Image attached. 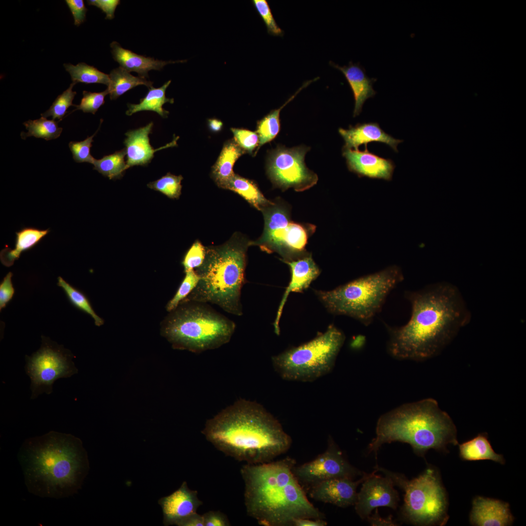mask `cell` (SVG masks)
<instances>
[{
	"instance_id": "4fadbf2b",
	"label": "cell",
	"mask_w": 526,
	"mask_h": 526,
	"mask_svg": "<svg viewBox=\"0 0 526 526\" xmlns=\"http://www.w3.org/2000/svg\"><path fill=\"white\" fill-rule=\"evenodd\" d=\"M308 148L298 147L291 149L278 147L270 153L267 172L273 184L283 190L293 188L302 191L314 186L318 181L316 173L304 163Z\"/></svg>"
},
{
	"instance_id": "ee69618b",
	"label": "cell",
	"mask_w": 526,
	"mask_h": 526,
	"mask_svg": "<svg viewBox=\"0 0 526 526\" xmlns=\"http://www.w3.org/2000/svg\"><path fill=\"white\" fill-rule=\"evenodd\" d=\"M13 273L9 272L0 284V310L4 308L12 300L15 289L12 282Z\"/></svg>"
},
{
	"instance_id": "f6af8a7d",
	"label": "cell",
	"mask_w": 526,
	"mask_h": 526,
	"mask_svg": "<svg viewBox=\"0 0 526 526\" xmlns=\"http://www.w3.org/2000/svg\"><path fill=\"white\" fill-rule=\"evenodd\" d=\"M65 1L74 17L75 25H80L85 21L87 11L83 0H66Z\"/></svg>"
},
{
	"instance_id": "e575fe53",
	"label": "cell",
	"mask_w": 526,
	"mask_h": 526,
	"mask_svg": "<svg viewBox=\"0 0 526 526\" xmlns=\"http://www.w3.org/2000/svg\"><path fill=\"white\" fill-rule=\"evenodd\" d=\"M57 284L62 288L70 302L76 308L92 317L96 326L103 324V319L95 313L88 299L82 292L72 286L61 277H58Z\"/></svg>"
},
{
	"instance_id": "681fc988",
	"label": "cell",
	"mask_w": 526,
	"mask_h": 526,
	"mask_svg": "<svg viewBox=\"0 0 526 526\" xmlns=\"http://www.w3.org/2000/svg\"><path fill=\"white\" fill-rule=\"evenodd\" d=\"M327 523L323 519L299 518L295 520L293 526H326Z\"/></svg>"
},
{
	"instance_id": "bcb514c9",
	"label": "cell",
	"mask_w": 526,
	"mask_h": 526,
	"mask_svg": "<svg viewBox=\"0 0 526 526\" xmlns=\"http://www.w3.org/2000/svg\"><path fill=\"white\" fill-rule=\"evenodd\" d=\"M204 526H229L227 516L220 511L210 510L203 515Z\"/></svg>"
},
{
	"instance_id": "4316f807",
	"label": "cell",
	"mask_w": 526,
	"mask_h": 526,
	"mask_svg": "<svg viewBox=\"0 0 526 526\" xmlns=\"http://www.w3.org/2000/svg\"><path fill=\"white\" fill-rule=\"evenodd\" d=\"M459 449L460 457L464 460H490L502 465L505 463L503 456L494 451L485 433L459 445Z\"/></svg>"
},
{
	"instance_id": "836d02e7",
	"label": "cell",
	"mask_w": 526,
	"mask_h": 526,
	"mask_svg": "<svg viewBox=\"0 0 526 526\" xmlns=\"http://www.w3.org/2000/svg\"><path fill=\"white\" fill-rule=\"evenodd\" d=\"M27 132H22L21 137L25 139L27 137L34 136L46 140L56 139L60 135L62 128L58 126L57 122L41 117L38 119L29 120L23 123Z\"/></svg>"
},
{
	"instance_id": "ac0fdd59",
	"label": "cell",
	"mask_w": 526,
	"mask_h": 526,
	"mask_svg": "<svg viewBox=\"0 0 526 526\" xmlns=\"http://www.w3.org/2000/svg\"><path fill=\"white\" fill-rule=\"evenodd\" d=\"M342 155L349 170L359 177L392 180L395 168L394 162L369 151L367 146L363 151L343 149Z\"/></svg>"
},
{
	"instance_id": "2e32d148",
	"label": "cell",
	"mask_w": 526,
	"mask_h": 526,
	"mask_svg": "<svg viewBox=\"0 0 526 526\" xmlns=\"http://www.w3.org/2000/svg\"><path fill=\"white\" fill-rule=\"evenodd\" d=\"M368 474L364 473L356 481L349 478H336L322 481L308 489L309 495L316 501L342 508L354 505L357 499V488Z\"/></svg>"
},
{
	"instance_id": "d590c367",
	"label": "cell",
	"mask_w": 526,
	"mask_h": 526,
	"mask_svg": "<svg viewBox=\"0 0 526 526\" xmlns=\"http://www.w3.org/2000/svg\"><path fill=\"white\" fill-rule=\"evenodd\" d=\"M182 175L168 173L160 179L148 184L150 189L159 191L171 199H178L181 193Z\"/></svg>"
},
{
	"instance_id": "603a6c76",
	"label": "cell",
	"mask_w": 526,
	"mask_h": 526,
	"mask_svg": "<svg viewBox=\"0 0 526 526\" xmlns=\"http://www.w3.org/2000/svg\"><path fill=\"white\" fill-rule=\"evenodd\" d=\"M330 64L344 75L353 92L355 99L354 116L359 114L365 101L376 94L373 87L375 78H369L359 64L350 62L348 65L340 66L332 62Z\"/></svg>"
},
{
	"instance_id": "7bdbcfd3",
	"label": "cell",
	"mask_w": 526,
	"mask_h": 526,
	"mask_svg": "<svg viewBox=\"0 0 526 526\" xmlns=\"http://www.w3.org/2000/svg\"><path fill=\"white\" fill-rule=\"evenodd\" d=\"M206 254V248L200 242H195L187 252L182 262L185 272L201 266Z\"/></svg>"
},
{
	"instance_id": "b9f144b4",
	"label": "cell",
	"mask_w": 526,
	"mask_h": 526,
	"mask_svg": "<svg viewBox=\"0 0 526 526\" xmlns=\"http://www.w3.org/2000/svg\"><path fill=\"white\" fill-rule=\"evenodd\" d=\"M231 131L234 140L245 153L252 154L255 149L258 148L259 139L256 132L238 128H231Z\"/></svg>"
},
{
	"instance_id": "d4e9b609",
	"label": "cell",
	"mask_w": 526,
	"mask_h": 526,
	"mask_svg": "<svg viewBox=\"0 0 526 526\" xmlns=\"http://www.w3.org/2000/svg\"><path fill=\"white\" fill-rule=\"evenodd\" d=\"M245 153L234 139L225 143L212 169V177L219 187L224 188L235 175L233 171L234 164Z\"/></svg>"
},
{
	"instance_id": "ffe728a7",
	"label": "cell",
	"mask_w": 526,
	"mask_h": 526,
	"mask_svg": "<svg viewBox=\"0 0 526 526\" xmlns=\"http://www.w3.org/2000/svg\"><path fill=\"white\" fill-rule=\"evenodd\" d=\"M153 123H149L146 126L126 132L124 140L127 155V169L134 166H146L154 156V153L159 150L177 146L178 137L172 142L158 149H154L150 143L149 134L151 133Z\"/></svg>"
},
{
	"instance_id": "8d00e7d4",
	"label": "cell",
	"mask_w": 526,
	"mask_h": 526,
	"mask_svg": "<svg viewBox=\"0 0 526 526\" xmlns=\"http://www.w3.org/2000/svg\"><path fill=\"white\" fill-rule=\"evenodd\" d=\"M75 84L76 83L75 82L71 83L66 90L56 97L50 108L41 113V115L45 118L52 116L53 120L57 119L60 121L67 112L70 106H75V105L73 104V101L76 92L72 90Z\"/></svg>"
},
{
	"instance_id": "cb8c5ba5",
	"label": "cell",
	"mask_w": 526,
	"mask_h": 526,
	"mask_svg": "<svg viewBox=\"0 0 526 526\" xmlns=\"http://www.w3.org/2000/svg\"><path fill=\"white\" fill-rule=\"evenodd\" d=\"M110 46L114 60L121 67L129 72H135L138 74L139 76L146 78L148 77V72L150 70H161L167 64L187 61V60L163 61L146 57L122 48L116 41L112 42Z\"/></svg>"
},
{
	"instance_id": "3957f363",
	"label": "cell",
	"mask_w": 526,
	"mask_h": 526,
	"mask_svg": "<svg viewBox=\"0 0 526 526\" xmlns=\"http://www.w3.org/2000/svg\"><path fill=\"white\" fill-rule=\"evenodd\" d=\"M295 460L245 464L241 470L247 515L265 526H293L299 518L323 519L294 475Z\"/></svg>"
},
{
	"instance_id": "816d5d0a",
	"label": "cell",
	"mask_w": 526,
	"mask_h": 526,
	"mask_svg": "<svg viewBox=\"0 0 526 526\" xmlns=\"http://www.w3.org/2000/svg\"><path fill=\"white\" fill-rule=\"evenodd\" d=\"M208 125L210 131L213 132H218L221 131L223 127V123L221 121L215 119H209Z\"/></svg>"
},
{
	"instance_id": "c3c4849f",
	"label": "cell",
	"mask_w": 526,
	"mask_h": 526,
	"mask_svg": "<svg viewBox=\"0 0 526 526\" xmlns=\"http://www.w3.org/2000/svg\"><path fill=\"white\" fill-rule=\"evenodd\" d=\"M377 508H376V512L372 516L370 515L366 520L372 526H397L392 519V516H389L386 518H381L378 513Z\"/></svg>"
},
{
	"instance_id": "8fae6325",
	"label": "cell",
	"mask_w": 526,
	"mask_h": 526,
	"mask_svg": "<svg viewBox=\"0 0 526 526\" xmlns=\"http://www.w3.org/2000/svg\"><path fill=\"white\" fill-rule=\"evenodd\" d=\"M264 226L261 237L250 245L259 246L267 253L277 252L285 262L301 257L307 253L305 247L315 226L290 220L289 210L281 203H272L263 208Z\"/></svg>"
},
{
	"instance_id": "f1b7e54d",
	"label": "cell",
	"mask_w": 526,
	"mask_h": 526,
	"mask_svg": "<svg viewBox=\"0 0 526 526\" xmlns=\"http://www.w3.org/2000/svg\"><path fill=\"white\" fill-rule=\"evenodd\" d=\"M316 77L313 79L306 81L300 87L298 91L292 95L281 107L279 108L271 111L268 114L265 116L257 124V131L259 136V146L255 154H256L259 149L264 144L273 140L278 135L280 130V113L283 107L291 101L304 88L308 86L312 82L317 80Z\"/></svg>"
},
{
	"instance_id": "d6986e66",
	"label": "cell",
	"mask_w": 526,
	"mask_h": 526,
	"mask_svg": "<svg viewBox=\"0 0 526 526\" xmlns=\"http://www.w3.org/2000/svg\"><path fill=\"white\" fill-rule=\"evenodd\" d=\"M284 263L289 266L291 277L280 303L273 324L275 332L278 335L280 333L279 322L282 309L290 293L302 292L309 287L311 282L320 274L318 266L313 260L311 255L308 253L294 260Z\"/></svg>"
},
{
	"instance_id": "6da1fadb",
	"label": "cell",
	"mask_w": 526,
	"mask_h": 526,
	"mask_svg": "<svg viewBox=\"0 0 526 526\" xmlns=\"http://www.w3.org/2000/svg\"><path fill=\"white\" fill-rule=\"evenodd\" d=\"M411 305L405 325L385 324L388 353L398 360L423 361L435 357L452 341L470 320V313L459 289L447 282L407 291Z\"/></svg>"
},
{
	"instance_id": "7dc6e473",
	"label": "cell",
	"mask_w": 526,
	"mask_h": 526,
	"mask_svg": "<svg viewBox=\"0 0 526 526\" xmlns=\"http://www.w3.org/2000/svg\"><path fill=\"white\" fill-rule=\"evenodd\" d=\"M89 5H94L100 8L106 14V19H112L117 6L120 4L119 0H87Z\"/></svg>"
},
{
	"instance_id": "f35d334b",
	"label": "cell",
	"mask_w": 526,
	"mask_h": 526,
	"mask_svg": "<svg viewBox=\"0 0 526 526\" xmlns=\"http://www.w3.org/2000/svg\"><path fill=\"white\" fill-rule=\"evenodd\" d=\"M252 2L264 23L268 33L274 36H282L283 31L277 24L267 0H253Z\"/></svg>"
},
{
	"instance_id": "60d3db41",
	"label": "cell",
	"mask_w": 526,
	"mask_h": 526,
	"mask_svg": "<svg viewBox=\"0 0 526 526\" xmlns=\"http://www.w3.org/2000/svg\"><path fill=\"white\" fill-rule=\"evenodd\" d=\"M108 94L109 92L107 89L100 93L84 91L80 104L75 105L76 108L72 112L80 110L84 113H91L94 114L98 109L104 104L105 97Z\"/></svg>"
},
{
	"instance_id": "1f68e13d",
	"label": "cell",
	"mask_w": 526,
	"mask_h": 526,
	"mask_svg": "<svg viewBox=\"0 0 526 526\" xmlns=\"http://www.w3.org/2000/svg\"><path fill=\"white\" fill-rule=\"evenodd\" d=\"M125 148L115 151L113 154L105 155L100 159H94L93 164L94 169L110 179L119 178L123 176L127 169L125 157Z\"/></svg>"
},
{
	"instance_id": "d6a6232c",
	"label": "cell",
	"mask_w": 526,
	"mask_h": 526,
	"mask_svg": "<svg viewBox=\"0 0 526 526\" xmlns=\"http://www.w3.org/2000/svg\"><path fill=\"white\" fill-rule=\"evenodd\" d=\"M66 70L70 74L73 82L85 84L101 83L108 86L110 83L109 75H107L94 66L81 62L76 65L64 64Z\"/></svg>"
},
{
	"instance_id": "8992f818",
	"label": "cell",
	"mask_w": 526,
	"mask_h": 526,
	"mask_svg": "<svg viewBox=\"0 0 526 526\" xmlns=\"http://www.w3.org/2000/svg\"><path fill=\"white\" fill-rule=\"evenodd\" d=\"M249 245L250 242L233 239L222 245L207 248L205 260L196 271L199 281L182 301L213 304L229 314L242 316L241 291L245 283Z\"/></svg>"
},
{
	"instance_id": "f546056e",
	"label": "cell",
	"mask_w": 526,
	"mask_h": 526,
	"mask_svg": "<svg viewBox=\"0 0 526 526\" xmlns=\"http://www.w3.org/2000/svg\"><path fill=\"white\" fill-rule=\"evenodd\" d=\"M110 83L107 90L111 100H115L129 90L141 85L148 88L152 86L153 82L144 77L135 76L120 66L113 69L109 75Z\"/></svg>"
},
{
	"instance_id": "83f0119b",
	"label": "cell",
	"mask_w": 526,
	"mask_h": 526,
	"mask_svg": "<svg viewBox=\"0 0 526 526\" xmlns=\"http://www.w3.org/2000/svg\"><path fill=\"white\" fill-rule=\"evenodd\" d=\"M170 83L171 80H169L159 88L152 86L149 88L148 93L140 99L139 103L127 104L129 109L126 112V114L130 116L137 112L150 111L157 113L162 117H167L169 112L163 109V106L167 102L171 104L174 103L173 98L166 96V91Z\"/></svg>"
},
{
	"instance_id": "7c38bea8",
	"label": "cell",
	"mask_w": 526,
	"mask_h": 526,
	"mask_svg": "<svg viewBox=\"0 0 526 526\" xmlns=\"http://www.w3.org/2000/svg\"><path fill=\"white\" fill-rule=\"evenodd\" d=\"M40 348L31 356H26L25 370L31 379V399L43 393L50 394L54 382L77 373L73 354L63 346L42 336Z\"/></svg>"
},
{
	"instance_id": "4dcf8cb0",
	"label": "cell",
	"mask_w": 526,
	"mask_h": 526,
	"mask_svg": "<svg viewBox=\"0 0 526 526\" xmlns=\"http://www.w3.org/2000/svg\"><path fill=\"white\" fill-rule=\"evenodd\" d=\"M224 188L238 193L258 210L273 203L265 198L254 182L237 174H235Z\"/></svg>"
},
{
	"instance_id": "52a82bcc",
	"label": "cell",
	"mask_w": 526,
	"mask_h": 526,
	"mask_svg": "<svg viewBox=\"0 0 526 526\" xmlns=\"http://www.w3.org/2000/svg\"><path fill=\"white\" fill-rule=\"evenodd\" d=\"M163 322L162 333L175 349L195 353L217 349L233 335L235 322L207 303L182 301Z\"/></svg>"
},
{
	"instance_id": "74e56055",
	"label": "cell",
	"mask_w": 526,
	"mask_h": 526,
	"mask_svg": "<svg viewBox=\"0 0 526 526\" xmlns=\"http://www.w3.org/2000/svg\"><path fill=\"white\" fill-rule=\"evenodd\" d=\"M185 273L186 275L176 293L167 305L166 309L168 312L174 310L193 291L199 281L200 276L194 270Z\"/></svg>"
},
{
	"instance_id": "44dd1931",
	"label": "cell",
	"mask_w": 526,
	"mask_h": 526,
	"mask_svg": "<svg viewBox=\"0 0 526 526\" xmlns=\"http://www.w3.org/2000/svg\"><path fill=\"white\" fill-rule=\"evenodd\" d=\"M514 518L509 505L504 501L477 496L472 501L470 521L477 526H507L511 525Z\"/></svg>"
},
{
	"instance_id": "7402d4cb",
	"label": "cell",
	"mask_w": 526,
	"mask_h": 526,
	"mask_svg": "<svg viewBox=\"0 0 526 526\" xmlns=\"http://www.w3.org/2000/svg\"><path fill=\"white\" fill-rule=\"evenodd\" d=\"M338 132L343 138L345 145L343 149L358 150L359 146L371 142H379L389 146L397 152V147L403 141L393 137L386 133L377 123L370 122L357 124L350 126L347 130L339 128Z\"/></svg>"
},
{
	"instance_id": "f907efd6",
	"label": "cell",
	"mask_w": 526,
	"mask_h": 526,
	"mask_svg": "<svg viewBox=\"0 0 526 526\" xmlns=\"http://www.w3.org/2000/svg\"><path fill=\"white\" fill-rule=\"evenodd\" d=\"M179 526H204L203 516L195 513L182 521Z\"/></svg>"
},
{
	"instance_id": "7a4b0ae2",
	"label": "cell",
	"mask_w": 526,
	"mask_h": 526,
	"mask_svg": "<svg viewBox=\"0 0 526 526\" xmlns=\"http://www.w3.org/2000/svg\"><path fill=\"white\" fill-rule=\"evenodd\" d=\"M202 433L218 450L249 464L273 461L292 443L276 417L261 404L244 399L208 419Z\"/></svg>"
},
{
	"instance_id": "e0dca14e",
	"label": "cell",
	"mask_w": 526,
	"mask_h": 526,
	"mask_svg": "<svg viewBox=\"0 0 526 526\" xmlns=\"http://www.w3.org/2000/svg\"><path fill=\"white\" fill-rule=\"evenodd\" d=\"M158 503L162 507L164 526H179L185 519L197 513L203 505L198 492L189 489L186 481L171 494L160 498Z\"/></svg>"
},
{
	"instance_id": "ba28073f",
	"label": "cell",
	"mask_w": 526,
	"mask_h": 526,
	"mask_svg": "<svg viewBox=\"0 0 526 526\" xmlns=\"http://www.w3.org/2000/svg\"><path fill=\"white\" fill-rule=\"evenodd\" d=\"M404 278L402 269L392 265L333 290L315 293L330 313L351 317L368 326L382 309L388 295Z\"/></svg>"
},
{
	"instance_id": "277c9868",
	"label": "cell",
	"mask_w": 526,
	"mask_h": 526,
	"mask_svg": "<svg viewBox=\"0 0 526 526\" xmlns=\"http://www.w3.org/2000/svg\"><path fill=\"white\" fill-rule=\"evenodd\" d=\"M18 459L27 489L40 497L73 495L81 488L89 470L81 440L55 431L25 440Z\"/></svg>"
},
{
	"instance_id": "30bf717a",
	"label": "cell",
	"mask_w": 526,
	"mask_h": 526,
	"mask_svg": "<svg viewBox=\"0 0 526 526\" xmlns=\"http://www.w3.org/2000/svg\"><path fill=\"white\" fill-rule=\"evenodd\" d=\"M390 477L404 492L402 517L417 526H443L446 524L448 500L437 470L429 467L419 476L409 480L404 474L376 465L375 469Z\"/></svg>"
},
{
	"instance_id": "9a60e30c",
	"label": "cell",
	"mask_w": 526,
	"mask_h": 526,
	"mask_svg": "<svg viewBox=\"0 0 526 526\" xmlns=\"http://www.w3.org/2000/svg\"><path fill=\"white\" fill-rule=\"evenodd\" d=\"M376 472L375 470L368 474L357 492L354 506L356 513L362 520H366L375 508L379 507L395 509L399 501L392 480L386 475H376Z\"/></svg>"
},
{
	"instance_id": "9c48e42d",
	"label": "cell",
	"mask_w": 526,
	"mask_h": 526,
	"mask_svg": "<svg viewBox=\"0 0 526 526\" xmlns=\"http://www.w3.org/2000/svg\"><path fill=\"white\" fill-rule=\"evenodd\" d=\"M345 339L343 332L331 324L309 341L273 356V367L284 380L313 382L333 370Z\"/></svg>"
},
{
	"instance_id": "484cf974",
	"label": "cell",
	"mask_w": 526,
	"mask_h": 526,
	"mask_svg": "<svg viewBox=\"0 0 526 526\" xmlns=\"http://www.w3.org/2000/svg\"><path fill=\"white\" fill-rule=\"evenodd\" d=\"M49 232V229L41 230L34 227H24L16 232L14 248L11 249L6 247L0 252L1 263L7 267L12 266L22 252L34 247Z\"/></svg>"
},
{
	"instance_id": "5b68a950",
	"label": "cell",
	"mask_w": 526,
	"mask_h": 526,
	"mask_svg": "<svg viewBox=\"0 0 526 526\" xmlns=\"http://www.w3.org/2000/svg\"><path fill=\"white\" fill-rule=\"evenodd\" d=\"M393 442L408 443L421 457L430 449L446 452L450 445L458 444L457 429L449 414L432 398L407 403L381 415L377 420L376 436L368 445V454L377 459L382 445Z\"/></svg>"
},
{
	"instance_id": "ab89813d",
	"label": "cell",
	"mask_w": 526,
	"mask_h": 526,
	"mask_svg": "<svg viewBox=\"0 0 526 526\" xmlns=\"http://www.w3.org/2000/svg\"><path fill=\"white\" fill-rule=\"evenodd\" d=\"M99 129L100 128L98 129L94 134L87 137L83 141L79 142L71 141L69 143V147L75 162L77 163L86 162L93 164L95 158L92 156L90 150L92 147V143L94 142L93 138Z\"/></svg>"
},
{
	"instance_id": "5bb4252c",
	"label": "cell",
	"mask_w": 526,
	"mask_h": 526,
	"mask_svg": "<svg viewBox=\"0 0 526 526\" xmlns=\"http://www.w3.org/2000/svg\"><path fill=\"white\" fill-rule=\"evenodd\" d=\"M293 473L301 485L308 489L322 481L336 478L352 479L364 472L352 466L331 436L327 447L313 460L295 466Z\"/></svg>"
}]
</instances>
